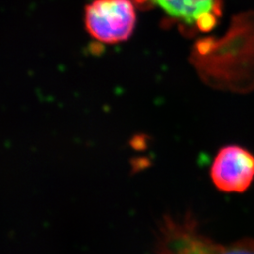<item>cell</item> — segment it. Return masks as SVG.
<instances>
[{
    "instance_id": "obj_1",
    "label": "cell",
    "mask_w": 254,
    "mask_h": 254,
    "mask_svg": "<svg viewBox=\"0 0 254 254\" xmlns=\"http://www.w3.org/2000/svg\"><path fill=\"white\" fill-rule=\"evenodd\" d=\"M155 254H254V239L222 245L203 235L190 216L166 217L158 230Z\"/></svg>"
},
{
    "instance_id": "obj_2",
    "label": "cell",
    "mask_w": 254,
    "mask_h": 254,
    "mask_svg": "<svg viewBox=\"0 0 254 254\" xmlns=\"http://www.w3.org/2000/svg\"><path fill=\"white\" fill-rule=\"evenodd\" d=\"M131 0H93L85 9V25L97 41L117 44L127 41L136 26Z\"/></svg>"
},
{
    "instance_id": "obj_3",
    "label": "cell",
    "mask_w": 254,
    "mask_h": 254,
    "mask_svg": "<svg viewBox=\"0 0 254 254\" xmlns=\"http://www.w3.org/2000/svg\"><path fill=\"white\" fill-rule=\"evenodd\" d=\"M214 185L223 192L241 193L254 179V155L237 145L219 150L211 168Z\"/></svg>"
},
{
    "instance_id": "obj_4",
    "label": "cell",
    "mask_w": 254,
    "mask_h": 254,
    "mask_svg": "<svg viewBox=\"0 0 254 254\" xmlns=\"http://www.w3.org/2000/svg\"><path fill=\"white\" fill-rule=\"evenodd\" d=\"M139 8L157 6L173 18L208 31L220 15L219 0H131Z\"/></svg>"
}]
</instances>
